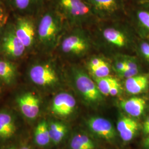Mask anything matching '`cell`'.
<instances>
[{
  "instance_id": "6da1fadb",
  "label": "cell",
  "mask_w": 149,
  "mask_h": 149,
  "mask_svg": "<svg viewBox=\"0 0 149 149\" xmlns=\"http://www.w3.org/2000/svg\"><path fill=\"white\" fill-rule=\"evenodd\" d=\"M36 17L37 45L44 51H51L58 46L66 23L48 1Z\"/></svg>"
},
{
  "instance_id": "7a4b0ae2",
  "label": "cell",
  "mask_w": 149,
  "mask_h": 149,
  "mask_svg": "<svg viewBox=\"0 0 149 149\" xmlns=\"http://www.w3.org/2000/svg\"><path fill=\"white\" fill-rule=\"evenodd\" d=\"M66 24L79 27L98 20L87 0H48Z\"/></svg>"
},
{
  "instance_id": "3957f363",
  "label": "cell",
  "mask_w": 149,
  "mask_h": 149,
  "mask_svg": "<svg viewBox=\"0 0 149 149\" xmlns=\"http://www.w3.org/2000/svg\"><path fill=\"white\" fill-rule=\"evenodd\" d=\"M59 68L49 60H39L31 64L27 71L29 80L34 85L40 88H53L60 81Z\"/></svg>"
},
{
  "instance_id": "277c9868",
  "label": "cell",
  "mask_w": 149,
  "mask_h": 149,
  "mask_svg": "<svg viewBox=\"0 0 149 149\" xmlns=\"http://www.w3.org/2000/svg\"><path fill=\"white\" fill-rule=\"evenodd\" d=\"M63 36L58 47L61 53L69 58H81L91 48L89 36L79 28Z\"/></svg>"
},
{
  "instance_id": "5b68a950",
  "label": "cell",
  "mask_w": 149,
  "mask_h": 149,
  "mask_svg": "<svg viewBox=\"0 0 149 149\" xmlns=\"http://www.w3.org/2000/svg\"><path fill=\"white\" fill-rule=\"evenodd\" d=\"M112 23L102 28L100 36L103 43L111 50L124 51L130 48L133 43V37L127 27Z\"/></svg>"
},
{
  "instance_id": "8992f818",
  "label": "cell",
  "mask_w": 149,
  "mask_h": 149,
  "mask_svg": "<svg viewBox=\"0 0 149 149\" xmlns=\"http://www.w3.org/2000/svg\"><path fill=\"white\" fill-rule=\"evenodd\" d=\"M27 52V48L16 35L13 23L8 22L0 36V54L12 60L21 58Z\"/></svg>"
},
{
  "instance_id": "52a82bcc",
  "label": "cell",
  "mask_w": 149,
  "mask_h": 149,
  "mask_svg": "<svg viewBox=\"0 0 149 149\" xmlns=\"http://www.w3.org/2000/svg\"><path fill=\"white\" fill-rule=\"evenodd\" d=\"M70 70L77 90L86 101L96 104L103 100V95L98 90L96 82L88 74L78 67H72Z\"/></svg>"
},
{
  "instance_id": "ba28073f",
  "label": "cell",
  "mask_w": 149,
  "mask_h": 149,
  "mask_svg": "<svg viewBox=\"0 0 149 149\" xmlns=\"http://www.w3.org/2000/svg\"><path fill=\"white\" fill-rule=\"evenodd\" d=\"M14 16L13 25L16 35L27 51H31L37 45V17Z\"/></svg>"
},
{
  "instance_id": "9c48e42d",
  "label": "cell",
  "mask_w": 149,
  "mask_h": 149,
  "mask_svg": "<svg viewBox=\"0 0 149 149\" xmlns=\"http://www.w3.org/2000/svg\"><path fill=\"white\" fill-rule=\"evenodd\" d=\"M87 1L98 19H114L127 14L126 0Z\"/></svg>"
},
{
  "instance_id": "30bf717a",
  "label": "cell",
  "mask_w": 149,
  "mask_h": 149,
  "mask_svg": "<svg viewBox=\"0 0 149 149\" xmlns=\"http://www.w3.org/2000/svg\"><path fill=\"white\" fill-rule=\"evenodd\" d=\"M9 12L17 16H37L48 0H2Z\"/></svg>"
},
{
  "instance_id": "8fae6325",
  "label": "cell",
  "mask_w": 149,
  "mask_h": 149,
  "mask_svg": "<svg viewBox=\"0 0 149 149\" xmlns=\"http://www.w3.org/2000/svg\"><path fill=\"white\" fill-rule=\"evenodd\" d=\"M16 101L24 117L29 120H34L38 116L41 101L35 92L31 91L22 92L16 97Z\"/></svg>"
},
{
  "instance_id": "7c38bea8",
  "label": "cell",
  "mask_w": 149,
  "mask_h": 149,
  "mask_svg": "<svg viewBox=\"0 0 149 149\" xmlns=\"http://www.w3.org/2000/svg\"><path fill=\"white\" fill-rule=\"evenodd\" d=\"M76 101L71 94L61 92L56 94L52 102L51 111L54 114L60 117H66L74 111Z\"/></svg>"
},
{
  "instance_id": "4fadbf2b",
  "label": "cell",
  "mask_w": 149,
  "mask_h": 149,
  "mask_svg": "<svg viewBox=\"0 0 149 149\" xmlns=\"http://www.w3.org/2000/svg\"><path fill=\"white\" fill-rule=\"evenodd\" d=\"M127 13L138 24L140 31L149 36V2H139L132 6Z\"/></svg>"
},
{
  "instance_id": "5bb4252c",
  "label": "cell",
  "mask_w": 149,
  "mask_h": 149,
  "mask_svg": "<svg viewBox=\"0 0 149 149\" xmlns=\"http://www.w3.org/2000/svg\"><path fill=\"white\" fill-rule=\"evenodd\" d=\"M87 124L91 130L102 138L111 140L116 137V130L111 122L104 118L93 117L89 119Z\"/></svg>"
},
{
  "instance_id": "9a60e30c",
  "label": "cell",
  "mask_w": 149,
  "mask_h": 149,
  "mask_svg": "<svg viewBox=\"0 0 149 149\" xmlns=\"http://www.w3.org/2000/svg\"><path fill=\"white\" fill-rule=\"evenodd\" d=\"M139 129L137 121L133 118L124 116L117 122V129L123 140L125 142L131 141L136 136Z\"/></svg>"
},
{
  "instance_id": "2e32d148",
  "label": "cell",
  "mask_w": 149,
  "mask_h": 149,
  "mask_svg": "<svg viewBox=\"0 0 149 149\" xmlns=\"http://www.w3.org/2000/svg\"><path fill=\"white\" fill-rule=\"evenodd\" d=\"M17 129L16 120L11 112L2 110L0 111V140H6L15 134Z\"/></svg>"
},
{
  "instance_id": "e0dca14e",
  "label": "cell",
  "mask_w": 149,
  "mask_h": 149,
  "mask_svg": "<svg viewBox=\"0 0 149 149\" xmlns=\"http://www.w3.org/2000/svg\"><path fill=\"white\" fill-rule=\"evenodd\" d=\"M120 106L130 116L138 117L144 113L146 102L143 98L134 97L122 101L120 102Z\"/></svg>"
},
{
  "instance_id": "ac0fdd59",
  "label": "cell",
  "mask_w": 149,
  "mask_h": 149,
  "mask_svg": "<svg viewBox=\"0 0 149 149\" xmlns=\"http://www.w3.org/2000/svg\"><path fill=\"white\" fill-rule=\"evenodd\" d=\"M18 74L16 64L6 58L0 59V80L6 85L11 86L16 82Z\"/></svg>"
},
{
  "instance_id": "d6986e66",
  "label": "cell",
  "mask_w": 149,
  "mask_h": 149,
  "mask_svg": "<svg viewBox=\"0 0 149 149\" xmlns=\"http://www.w3.org/2000/svg\"><path fill=\"white\" fill-rule=\"evenodd\" d=\"M149 85L148 76L137 74L127 79L125 81V90L130 95H138L146 90Z\"/></svg>"
},
{
  "instance_id": "ffe728a7",
  "label": "cell",
  "mask_w": 149,
  "mask_h": 149,
  "mask_svg": "<svg viewBox=\"0 0 149 149\" xmlns=\"http://www.w3.org/2000/svg\"><path fill=\"white\" fill-rule=\"evenodd\" d=\"M34 139L36 144L40 147L48 145L51 142L49 124L43 120L39 123L35 128Z\"/></svg>"
},
{
  "instance_id": "44dd1931",
  "label": "cell",
  "mask_w": 149,
  "mask_h": 149,
  "mask_svg": "<svg viewBox=\"0 0 149 149\" xmlns=\"http://www.w3.org/2000/svg\"><path fill=\"white\" fill-rule=\"evenodd\" d=\"M49 129L51 141L58 144L64 138L68 132L67 127L62 123L53 122L49 124Z\"/></svg>"
},
{
  "instance_id": "7402d4cb",
  "label": "cell",
  "mask_w": 149,
  "mask_h": 149,
  "mask_svg": "<svg viewBox=\"0 0 149 149\" xmlns=\"http://www.w3.org/2000/svg\"><path fill=\"white\" fill-rule=\"evenodd\" d=\"M70 146L71 149H95V145L92 140L84 134H78L71 139Z\"/></svg>"
},
{
  "instance_id": "603a6c76",
  "label": "cell",
  "mask_w": 149,
  "mask_h": 149,
  "mask_svg": "<svg viewBox=\"0 0 149 149\" xmlns=\"http://www.w3.org/2000/svg\"><path fill=\"white\" fill-rule=\"evenodd\" d=\"M123 56L126 61L127 67L125 70L118 74L120 77L128 79L139 74L140 72V66L136 58L127 55H123Z\"/></svg>"
},
{
  "instance_id": "cb8c5ba5",
  "label": "cell",
  "mask_w": 149,
  "mask_h": 149,
  "mask_svg": "<svg viewBox=\"0 0 149 149\" xmlns=\"http://www.w3.org/2000/svg\"><path fill=\"white\" fill-rule=\"evenodd\" d=\"M94 80L98 90L104 96L109 95V91L112 86L118 81L116 78L111 76L99 79H94Z\"/></svg>"
},
{
  "instance_id": "d4e9b609",
  "label": "cell",
  "mask_w": 149,
  "mask_h": 149,
  "mask_svg": "<svg viewBox=\"0 0 149 149\" xmlns=\"http://www.w3.org/2000/svg\"><path fill=\"white\" fill-rule=\"evenodd\" d=\"M111 66L105 60L96 69L90 71L93 79H99L110 76Z\"/></svg>"
},
{
  "instance_id": "484cf974",
  "label": "cell",
  "mask_w": 149,
  "mask_h": 149,
  "mask_svg": "<svg viewBox=\"0 0 149 149\" xmlns=\"http://www.w3.org/2000/svg\"><path fill=\"white\" fill-rule=\"evenodd\" d=\"M126 61L123 56V55L118 56L114 60L112 65L113 69L114 70V71L118 74H119L123 72L126 69Z\"/></svg>"
},
{
  "instance_id": "4316f807",
  "label": "cell",
  "mask_w": 149,
  "mask_h": 149,
  "mask_svg": "<svg viewBox=\"0 0 149 149\" xmlns=\"http://www.w3.org/2000/svg\"><path fill=\"white\" fill-rule=\"evenodd\" d=\"M138 49L140 55L149 63V42L142 40L139 45Z\"/></svg>"
},
{
  "instance_id": "83f0119b",
  "label": "cell",
  "mask_w": 149,
  "mask_h": 149,
  "mask_svg": "<svg viewBox=\"0 0 149 149\" xmlns=\"http://www.w3.org/2000/svg\"><path fill=\"white\" fill-rule=\"evenodd\" d=\"M104 61V59L99 56H94L91 58L87 63V68L89 71L95 69L99 66H100Z\"/></svg>"
},
{
  "instance_id": "f1b7e54d",
  "label": "cell",
  "mask_w": 149,
  "mask_h": 149,
  "mask_svg": "<svg viewBox=\"0 0 149 149\" xmlns=\"http://www.w3.org/2000/svg\"><path fill=\"white\" fill-rule=\"evenodd\" d=\"M122 86L119 84V81H118L117 82H116L112 86L111 90L109 91V95L113 96V97L118 96L122 92Z\"/></svg>"
},
{
  "instance_id": "f546056e",
  "label": "cell",
  "mask_w": 149,
  "mask_h": 149,
  "mask_svg": "<svg viewBox=\"0 0 149 149\" xmlns=\"http://www.w3.org/2000/svg\"><path fill=\"white\" fill-rule=\"evenodd\" d=\"M8 17H9V13L6 15L0 18V36L2 33V32L4 28L8 22Z\"/></svg>"
},
{
  "instance_id": "4dcf8cb0",
  "label": "cell",
  "mask_w": 149,
  "mask_h": 149,
  "mask_svg": "<svg viewBox=\"0 0 149 149\" xmlns=\"http://www.w3.org/2000/svg\"><path fill=\"white\" fill-rule=\"evenodd\" d=\"M143 146L146 149H149V136L146 138L143 141Z\"/></svg>"
},
{
  "instance_id": "1f68e13d",
  "label": "cell",
  "mask_w": 149,
  "mask_h": 149,
  "mask_svg": "<svg viewBox=\"0 0 149 149\" xmlns=\"http://www.w3.org/2000/svg\"><path fill=\"white\" fill-rule=\"evenodd\" d=\"M18 149H32L31 146H30L29 145H27V144H24L22 145Z\"/></svg>"
},
{
  "instance_id": "d6a6232c",
  "label": "cell",
  "mask_w": 149,
  "mask_h": 149,
  "mask_svg": "<svg viewBox=\"0 0 149 149\" xmlns=\"http://www.w3.org/2000/svg\"><path fill=\"white\" fill-rule=\"evenodd\" d=\"M144 132L146 134H149V127H146V128H143Z\"/></svg>"
},
{
  "instance_id": "836d02e7",
  "label": "cell",
  "mask_w": 149,
  "mask_h": 149,
  "mask_svg": "<svg viewBox=\"0 0 149 149\" xmlns=\"http://www.w3.org/2000/svg\"><path fill=\"white\" fill-rule=\"evenodd\" d=\"M133 2H149V0H131Z\"/></svg>"
},
{
  "instance_id": "e575fe53",
  "label": "cell",
  "mask_w": 149,
  "mask_h": 149,
  "mask_svg": "<svg viewBox=\"0 0 149 149\" xmlns=\"http://www.w3.org/2000/svg\"><path fill=\"white\" fill-rule=\"evenodd\" d=\"M17 149L15 147H14V146H12V147H11V148H9L8 149Z\"/></svg>"
},
{
  "instance_id": "d590c367",
  "label": "cell",
  "mask_w": 149,
  "mask_h": 149,
  "mask_svg": "<svg viewBox=\"0 0 149 149\" xmlns=\"http://www.w3.org/2000/svg\"><path fill=\"white\" fill-rule=\"evenodd\" d=\"M1 92V85H0V92Z\"/></svg>"
}]
</instances>
